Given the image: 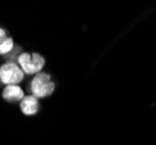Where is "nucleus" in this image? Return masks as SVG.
Listing matches in <instances>:
<instances>
[{
  "mask_svg": "<svg viewBox=\"0 0 156 145\" xmlns=\"http://www.w3.org/2000/svg\"><path fill=\"white\" fill-rule=\"evenodd\" d=\"M23 79V71L15 63H7L0 67V80L7 85L19 84Z\"/></svg>",
  "mask_w": 156,
  "mask_h": 145,
  "instance_id": "7ed1b4c3",
  "label": "nucleus"
},
{
  "mask_svg": "<svg viewBox=\"0 0 156 145\" xmlns=\"http://www.w3.org/2000/svg\"><path fill=\"white\" fill-rule=\"evenodd\" d=\"M13 48V40L7 36L4 29H0V55L8 53Z\"/></svg>",
  "mask_w": 156,
  "mask_h": 145,
  "instance_id": "423d86ee",
  "label": "nucleus"
},
{
  "mask_svg": "<svg viewBox=\"0 0 156 145\" xmlns=\"http://www.w3.org/2000/svg\"><path fill=\"white\" fill-rule=\"evenodd\" d=\"M32 92L35 98H46L55 89V84L50 80V76L47 73H39L32 81Z\"/></svg>",
  "mask_w": 156,
  "mask_h": 145,
  "instance_id": "f257e3e1",
  "label": "nucleus"
},
{
  "mask_svg": "<svg viewBox=\"0 0 156 145\" xmlns=\"http://www.w3.org/2000/svg\"><path fill=\"white\" fill-rule=\"evenodd\" d=\"M21 110L25 115H34L39 110V102L34 95L25 96L21 101Z\"/></svg>",
  "mask_w": 156,
  "mask_h": 145,
  "instance_id": "20e7f679",
  "label": "nucleus"
},
{
  "mask_svg": "<svg viewBox=\"0 0 156 145\" xmlns=\"http://www.w3.org/2000/svg\"><path fill=\"white\" fill-rule=\"evenodd\" d=\"M19 64L21 70L27 74L40 72L44 65V59L39 53H22L19 57Z\"/></svg>",
  "mask_w": 156,
  "mask_h": 145,
  "instance_id": "f03ea898",
  "label": "nucleus"
},
{
  "mask_svg": "<svg viewBox=\"0 0 156 145\" xmlns=\"http://www.w3.org/2000/svg\"><path fill=\"white\" fill-rule=\"evenodd\" d=\"M2 96L7 101H19V100H22L25 98L23 91L16 85L7 86L6 88L4 89V92H2Z\"/></svg>",
  "mask_w": 156,
  "mask_h": 145,
  "instance_id": "39448f33",
  "label": "nucleus"
}]
</instances>
